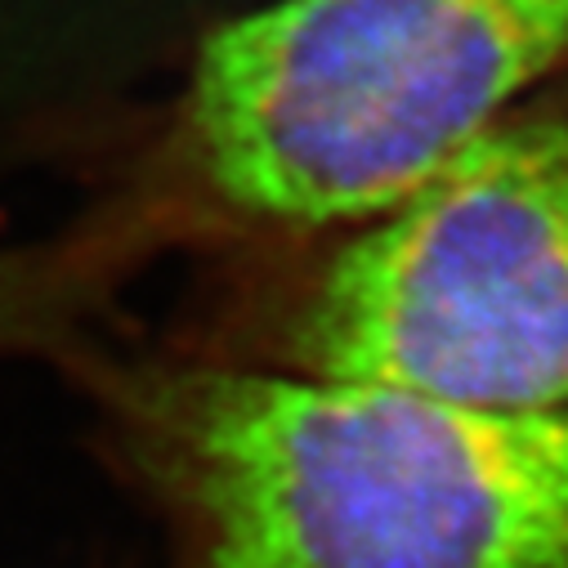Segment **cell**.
Wrapping results in <instances>:
<instances>
[{"instance_id": "3", "label": "cell", "mask_w": 568, "mask_h": 568, "mask_svg": "<svg viewBox=\"0 0 568 568\" xmlns=\"http://www.w3.org/2000/svg\"><path fill=\"white\" fill-rule=\"evenodd\" d=\"M264 367L568 412V99H528L282 301Z\"/></svg>"}, {"instance_id": "2", "label": "cell", "mask_w": 568, "mask_h": 568, "mask_svg": "<svg viewBox=\"0 0 568 568\" xmlns=\"http://www.w3.org/2000/svg\"><path fill=\"white\" fill-rule=\"evenodd\" d=\"M568 68V0H273L211 32L81 211L171 251L345 233Z\"/></svg>"}, {"instance_id": "4", "label": "cell", "mask_w": 568, "mask_h": 568, "mask_svg": "<svg viewBox=\"0 0 568 568\" xmlns=\"http://www.w3.org/2000/svg\"><path fill=\"white\" fill-rule=\"evenodd\" d=\"M139 273L81 215L37 242H0V363L59 367L112 332L121 292Z\"/></svg>"}, {"instance_id": "1", "label": "cell", "mask_w": 568, "mask_h": 568, "mask_svg": "<svg viewBox=\"0 0 568 568\" xmlns=\"http://www.w3.org/2000/svg\"><path fill=\"white\" fill-rule=\"evenodd\" d=\"M59 372L180 568H568V412L99 336Z\"/></svg>"}]
</instances>
